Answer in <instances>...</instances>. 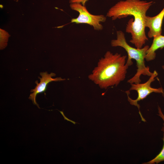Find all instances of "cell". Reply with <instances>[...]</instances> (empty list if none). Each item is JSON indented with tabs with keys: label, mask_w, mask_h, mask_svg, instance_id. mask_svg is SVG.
<instances>
[{
	"label": "cell",
	"mask_w": 164,
	"mask_h": 164,
	"mask_svg": "<svg viewBox=\"0 0 164 164\" xmlns=\"http://www.w3.org/2000/svg\"><path fill=\"white\" fill-rule=\"evenodd\" d=\"M153 2L141 0L120 1L109 10L106 16L115 20L132 15L134 18L128 21L125 31L132 35L130 42L136 48H141L148 39L145 31V18L147 11Z\"/></svg>",
	"instance_id": "cell-1"
},
{
	"label": "cell",
	"mask_w": 164,
	"mask_h": 164,
	"mask_svg": "<svg viewBox=\"0 0 164 164\" xmlns=\"http://www.w3.org/2000/svg\"><path fill=\"white\" fill-rule=\"evenodd\" d=\"M126 55L107 51L99 60L88 79L102 89L117 86L125 78L129 67L126 63Z\"/></svg>",
	"instance_id": "cell-2"
},
{
	"label": "cell",
	"mask_w": 164,
	"mask_h": 164,
	"mask_svg": "<svg viewBox=\"0 0 164 164\" xmlns=\"http://www.w3.org/2000/svg\"><path fill=\"white\" fill-rule=\"evenodd\" d=\"M116 35V39H112L111 41V46L113 47L120 46L125 50L128 55L126 63L129 66L133 63L132 59L135 60L136 61L137 67V72L133 77L128 80L127 82L130 84L140 83L141 81L140 79L141 75L150 77L152 74V73L150 71L149 67H146L145 63L147 51L149 46L146 45L140 49L133 47L127 42L125 34L123 32L117 31Z\"/></svg>",
	"instance_id": "cell-3"
},
{
	"label": "cell",
	"mask_w": 164,
	"mask_h": 164,
	"mask_svg": "<svg viewBox=\"0 0 164 164\" xmlns=\"http://www.w3.org/2000/svg\"><path fill=\"white\" fill-rule=\"evenodd\" d=\"M158 75L156 71L154 70L146 82L142 84H130L129 90L126 91L128 101L131 105L138 107L142 120L144 121H145V120L141 114L139 110L140 106L138 102L144 99L152 93H164V90L162 87L154 88L151 86V83L155 80V78Z\"/></svg>",
	"instance_id": "cell-4"
},
{
	"label": "cell",
	"mask_w": 164,
	"mask_h": 164,
	"mask_svg": "<svg viewBox=\"0 0 164 164\" xmlns=\"http://www.w3.org/2000/svg\"><path fill=\"white\" fill-rule=\"evenodd\" d=\"M70 7L73 10L77 11L79 15L77 17L72 19L70 23L76 24H87L92 26L95 30H101L103 26L101 22H104L106 17L104 15H94L90 13L85 6L81 3L70 4Z\"/></svg>",
	"instance_id": "cell-5"
},
{
	"label": "cell",
	"mask_w": 164,
	"mask_h": 164,
	"mask_svg": "<svg viewBox=\"0 0 164 164\" xmlns=\"http://www.w3.org/2000/svg\"><path fill=\"white\" fill-rule=\"evenodd\" d=\"M40 74L41 76V77H38L40 80V82L39 83L37 80L35 82L36 85L34 89L30 90V92L32 93L30 94L29 97L30 100H32L33 104L36 105L39 108V106L36 101V95L39 93L45 92L50 83L52 81H61L65 80L61 77L53 78L52 77L56 76V74L53 73L49 74L47 72H42L40 73Z\"/></svg>",
	"instance_id": "cell-6"
},
{
	"label": "cell",
	"mask_w": 164,
	"mask_h": 164,
	"mask_svg": "<svg viewBox=\"0 0 164 164\" xmlns=\"http://www.w3.org/2000/svg\"><path fill=\"white\" fill-rule=\"evenodd\" d=\"M164 17V8L157 15L153 17L146 15L145 26L149 29L148 36L149 38L161 34L162 26Z\"/></svg>",
	"instance_id": "cell-7"
},
{
	"label": "cell",
	"mask_w": 164,
	"mask_h": 164,
	"mask_svg": "<svg viewBox=\"0 0 164 164\" xmlns=\"http://www.w3.org/2000/svg\"><path fill=\"white\" fill-rule=\"evenodd\" d=\"M153 38L152 43L147 51L145 60L147 61L154 60L156 57L155 51L164 47V36L161 34Z\"/></svg>",
	"instance_id": "cell-8"
},
{
	"label": "cell",
	"mask_w": 164,
	"mask_h": 164,
	"mask_svg": "<svg viewBox=\"0 0 164 164\" xmlns=\"http://www.w3.org/2000/svg\"><path fill=\"white\" fill-rule=\"evenodd\" d=\"M162 130L163 132V140L164 142L162 150L159 154L154 159L149 162L144 163V164H154L155 163H158L159 162L164 161V126H163Z\"/></svg>",
	"instance_id": "cell-9"
},
{
	"label": "cell",
	"mask_w": 164,
	"mask_h": 164,
	"mask_svg": "<svg viewBox=\"0 0 164 164\" xmlns=\"http://www.w3.org/2000/svg\"><path fill=\"white\" fill-rule=\"evenodd\" d=\"M88 0H70L69 2L70 4L74 3H81L83 5L85 6L86 2Z\"/></svg>",
	"instance_id": "cell-10"
},
{
	"label": "cell",
	"mask_w": 164,
	"mask_h": 164,
	"mask_svg": "<svg viewBox=\"0 0 164 164\" xmlns=\"http://www.w3.org/2000/svg\"><path fill=\"white\" fill-rule=\"evenodd\" d=\"M59 111L60 112V113L63 116V117L64 118V119L65 120H67V121H69L71 122H72V123H73V124L74 125H75L76 123H78V124H80V123H77V122H75L74 121H73L72 120H71L69 119H68V118H67L66 117V116L64 114V113L63 112V111Z\"/></svg>",
	"instance_id": "cell-11"
},
{
	"label": "cell",
	"mask_w": 164,
	"mask_h": 164,
	"mask_svg": "<svg viewBox=\"0 0 164 164\" xmlns=\"http://www.w3.org/2000/svg\"><path fill=\"white\" fill-rule=\"evenodd\" d=\"M162 95L163 97H164V93L162 94ZM158 112H159V114L158 115L160 116L163 119L164 121V115L162 112V111H161V108L159 107H158ZM163 125L164 126V123L163 124Z\"/></svg>",
	"instance_id": "cell-12"
},
{
	"label": "cell",
	"mask_w": 164,
	"mask_h": 164,
	"mask_svg": "<svg viewBox=\"0 0 164 164\" xmlns=\"http://www.w3.org/2000/svg\"><path fill=\"white\" fill-rule=\"evenodd\" d=\"M162 66H163V67H162V68H163V69H164V65H163Z\"/></svg>",
	"instance_id": "cell-13"
}]
</instances>
